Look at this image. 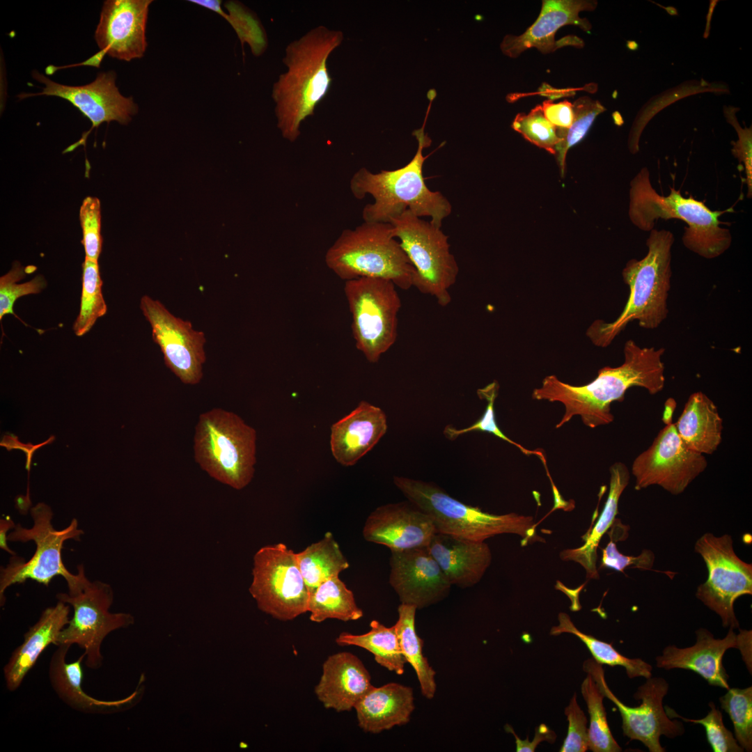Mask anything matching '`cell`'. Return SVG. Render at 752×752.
<instances>
[{"label": "cell", "mask_w": 752, "mask_h": 752, "mask_svg": "<svg viewBox=\"0 0 752 752\" xmlns=\"http://www.w3.org/2000/svg\"><path fill=\"white\" fill-rule=\"evenodd\" d=\"M664 352V348L641 347L633 340H628L624 346L622 365L600 368L595 379L583 386L565 383L554 375L547 376L541 386L533 390L532 398L563 405L565 413L556 428L574 416H580L583 423L590 428L608 425L614 420L611 403L622 402L629 389L641 387L650 395L663 390L666 380L662 361Z\"/></svg>", "instance_id": "6da1fadb"}, {"label": "cell", "mask_w": 752, "mask_h": 752, "mask_svg": "<svg viewBox=\"0 0 752 752\" xmlns=\"http://www.w3.org/2000/svg\"><path fill=\"white\" fill-rule=\"evenodd\" d=\"M344 39L341 31L320 25L291 42L283 61L287 70L272 87L277 127L282 136L295 142L302 122L329 92L332 79L327 60Z\"/></svg>", "instance_id": "7a4b0ae2"}, {"label": "cell", "mask_w": 752, "mask_h": 752, "mask_svg": "<svg viewBox=\"0 0 752 752\" xmlns=\"http://www.w3.org/2000/svg\"><path fill=\"white\" fill-rule=\"evenodd\" d=\"M436 95L434 89L428 93L430 104L423 125L412 132L418 141V149L408 164L398 169L382 170L377 173L361 168L352 177L350 190L356 198L363 199L367 194L374 198V202L367 204L363 210L364 221L389 223L393 218L409 210L418 217H430V222L441 228L443 220L451 214L452 205L449 201L441 192L431 191L423 175V164L428 157L423 156V150L432 143L425 133V125Z\"/></svg>", "instance_id": "3957f363"}, {"label": "cell", "mask_w": 752, "mask_h": 752, "mask_svg": "<svg viewBox=\"0 0 752 752\" xmlns=\"http://www.w3.org/2000/svg\"><path fill=\"white\" fill-rule=\"evenodd\" d=\"M673 242V234L669 230L653 228L650 231L645 256L629 260L622 270L629 294L620 315L611 322L595 320L586 331L595 345L609 346L631 322H638L641 328L654 329L666 319Z\"/></svg>", "instance_id": "277c9868"}, {"label": "cell", "mask_w": 752, "mask_h": 752, "mask_svg": "<svg viewBox=\"0 0 752 752\" xmlns=\"http://www.w3.org/2000/svg\"><path fill=\"white\" fill-rule=\"evenodd\" d=\"M728 210H712L704 201L691 196L684 197L680 189L673 187H670L668 196L659 194L651 184L646 167L630 182L629 217L632 223L650 232L659 219H680L687 225L682 237L684 246L707 259L721 256L731 245L730 232L721 226L719 219Z\"/></svg>", "instance_id": "5b68a950"}, {"label": "cell", "mask_w": 752, "mask_h": 752, "mask_svg": "<svg viewBox=\"0 0 752 752\" xmlns=\"http://www.w3.org/2000/svg\"><path fill=\"white\" fill-rule=\"evenodd\" d=\"M327 266L340 279L376 278L397 288L412 287L415 270L392 235L389 223L364 221L342 232L325 255Z\"/></svg>", "instance_id": "8992f818"}, {"label": "cell", "mask_w": 752, "mask_h": 752, "mask_svg": "<svg viewBox=\"0 0 752 752\" xmlns=\"http://www.w3.org/2000/svg\"><path fill=\"white\" fill-rule=\"evenodd\" d=\"M395 486L432 519L437 533L483 542L503 533L518 535L526 542L535 534L531 516L508 513L496 515L455 499L434 483L395 476Z\"/></svg>", "instance_id": "52a82bcc"}, {"label": "cell", "mask_w": 752, "mask_h": 752, "mask_svg": "<svg viewBox=\"0 0 752 752\" xmlns=\"http://www.w3.org/2000/svg\"><path fill=\"white\" fill-rule=\"evenodd\" d=\"M194 455L200 467L235 489L251 481L256 462V432L237 414L213 408L200 414Z\"/></svg>", "instance_id": "ba28073f"}, {"label": "cell", "mask_w": 752, "mask_h": 752, "mask_svg": "<svg viewBox=\"0 0 752 752\" xmlns=\"http://www.w3.org/2000/svg\"><path fill=\"white\" fill-rule=\"evenodd\" d=\"M68 593H58L56 599L73 608V615L61 632L57 645L76 644L84 650L85 664L91 669L102 666L101 645L107 635L132 625L134 617L127 613H111L113 591L105 582L91 581L82 564L75 578L67 583Z\"/></svg>", "instance_id": "9c48e42d"}, {"label": "cell", "mask_w": 752, "mask_h": 752, "mask_svg": "<svg viewBox=\"0 0 752 752\" xmlns=\"http://www.w3.org/2000/svg\"><path fill=\"white\" fill-rule=\"evenodd\" d=\"M392 235L413 266L412 287L429 295L441 306L451 301L449 292L455 284L459 267L450 251L448 238L430 221H425L409 210L393 218Z\"/></svg>", "instance_id": "30bf717a"}, {"label": "cell", "mask_w": 752, "mask_h": 752, "mask_svg": "<svg viewBox=\"0 0 752 752\" xmlns=\"http://www.w3.org/2000/svg\"><path fill=\"white\" fill-rule=\"evenodd\" d=\"M31 516L33 524L31 528L15 525L13 531L8 534L10 542H26L33 541L36 550L28 560L13 556L6 567H1L0 603L4 605L6 590L13 584L24 583L27 579L36 581L48 586L56 576L63 577L67 583L71 582L76 574L65 567L61 558L63 544L72 539L80 541L84 531L78 528L77 519L63 529L56 530L52 524L53 512L45 503H38L31 508Z\"/></svg>", "instance_id": "8fae6325"}, {"label": "cell", "mask_w": 752, "mask_h": 752, "mask_svg": "<svg viewBox=\"0 0 752 752\" xmlns=\"http://www.w3.org/2000/svg\"><path fill=\"white\" fill-rule=\"evenodd\" d=\"M396 288L391 281L376 278L345 283L355 346L370 363L377 362L396 341L401 308Z\"/></svg>", "instance_id": "7c38bea8"}, {"label": "cell", "mask_w": 752, "mask_h": 752, "mask_svg": "<svg viewBox=\"0 0 752 752\" xmlns=\"http://www.w3.org/2000/svg\"><path fill=\"white\" fill-rule=\"evenodd\" d=\"M249 592L260 610L282 621L307 612L309 592L296 554L283 544L261 547L254 555Z\"/></svg>", "instance_id": "4fadbf2b"}, {"label": "cell", "mask_w": 752, "mask_h": 752, "mask_svg": "<svg viewBox=\"0 0 752 752\" xmlns=\"http://www.w3.org/2000/svg\"><path fill=\"white\" fill-rule=\"evenodd\" d=\"M695 551L703 558L708 572L705 582L696 593L721 619L724 627L738 629L734 602L740 596L752 594V565L735 554L730 535H703L696 542Z\"/></svg>", "instance_id": "5bb4252c"}, {"label": "cell", "mask_w": 752, "mask_h": 752, "mask_svg": "<svg viewBox=\"0 0 752 752\" xmlns=\"http://www.w3.org/2000/svg\"><path fill=\"white\" fill-rule=\"evenodd\" d=\"M583 670L590 674L604 697L617 707L622 721L624 735L631 740L641 742L650 752H664L660 744V737L675 738L684 733L683 723L672 720L663 706V699L668 691V684L660 677H650L638 687L634 694L636 700H641L639 706L629 707L622 703L607 685L602 664L594 659H587Z\"/></svg>", "instance_id": "9a60e30c"}, {"label": "cell", "mask_w": 752, "mask_h": 752, "mask_svg": "<svg viewBox=\"0 0 752 752\" xmlns=\"http://www.w3.org/2000/svg\"><path fill=\"white\" fill-rule=\"evenodd\" d=\"M652 444L633 461L636 490L657 485L678 495L707 468L705 455L689 449L679 436L672 418Z\"/></svg>", "instance_id": "2e32d148"}, {"label": "cell", "mask_w": 752, "mask_h": 752, "mask_svg": "<svg viewBox=\"0 0 752 752\" xmlns=\"http://www.w3.org/2000/svg\"><path fill=\"white\" fill-rule=\"evenodd\" d=\"M140 308L152 329L153 341L164 355L165 365L185 384L194 385L203 377L205 361V334L190 322L171 313L158 300L141 297Z\"/></svg>", "instance_id": "e0dca14e"}, {"label": "cell", "mask_w": 752, "mask_h": 752, "mask_svg": "<svg viewBox=\"0 0 752 752\" xmlns=\"http://www.w3.org/2000/svg\"><path fill=\"white\" fill-rule=\"evenodd\" d=\"M32 77L44 84L42 92L21 94L19 95L20 99L36 95L58 97L69 101L92 123L93 126L86 135L68 147L65 152L84 143L91 130L97 128L102 123L117 121L125 125L138 111V106L133 98L120 94L116 85V73L112 70L100 72L93 82L77 86L56 83L36 70L32 72Z\"/></svg>", "instance_id": "ac0fdd59"}, {"label": "cell", "mask_w": 752, "mask_h": 752, "mask_svg": "<svg viewBox=\"0 0 752 752\" xmlns=\"http://www.w3.org/2000/svg\"><path fill=\"white\" fill-rule=\"evenodd\" d=\"M152 0H107L104 2L95 39L100 52L80 63L99 67L105 55L130 61L143 56L146 30Z\"/></svg>", "instance_id": "d6986e66"}, {"label": "cell", "mask_w": 752, "mask_h": 752, "mask_svg": "<svg viewBox=\"0 0 752 752\" xmlns=\"http://www.w3.org/2000/svg\"><path fill=\"white\" fill-rule=\"evenodd\" d=\"M597 2L591 0H543L540 13L536 20L519 36H506L501 49L503 54L517 58L524 51L536 48L542 54H549L566 46L581 48L582 39L575 36H567L558 40L555 34L566 25L579 26L590 32L592 26L586 18L579 15L582 11L593 10Z\"/></svg>", "instance_id": "ffe728a7"}, {"label": "cell", "mask_w": 752, "mask_h": 752, "mask_svg": "<svg viewBox=\"0 0 752 752\" xmlns=\"http://www.w3.org/2000/svg\"><path fill=\"white\" fill-rule=\"evenodd\" d=\"M389 583L402 604L417 609L444 599L451 583L427 547L391 551Z\"/></svg>", "instance_id": "44dd1931"}, {"label": "cell", "mask_w": 752, "mask_h": 752, "mask_svg": "<svg viewBox=\"0 0 752 752\" xmlns=\"http://www.w3.org/2000/svg\"><path fill=\"white\" fill-rule=\"evenodd\" d=\"M435 533L430 517L409 501L377 508L363 528L366 541L384 545L391 551L428 547Z\"/></svg>", "instance_id": "7402d4cb"}, {"label": "cell", "mask_w": 752, "mask_h": 752, "mask_svg": "<svg viewBox=\"0 0 752 752\" xmlns=\"http://www.w3.org/2000/svg\"><path fill=\"white\" fill-rule=\"evenodd\" d=\"M696 642L690 647L680 648L674 645L666 647L662 654L656 657L658 668L670 670L682 668L692 671L710 685L728 689L727 674L723 665V657L730 648L739 649L742 632L736 634L733 628L723 639H716L706 629L696 632Z\"/></svg>", "instance_id": "603a6c76"}, {"label": "cell", "mask_w": 752, "mask_h": 752, "mask_svg": "<svg viewBox=\"0 0 752 752\" xmlns=\"http://www.w3.org/2000/svg\"><path fill=\"white\" fill-rule=\"evenodd\" d=\"M52 653L49 663L48 676L52 689L65 704L72 709L87 714H113L132 707L141 699L143 686L141 677L137 688L127 697L119 700H101L85 692L82 687L84 671L83 653L79 658L68 663L66 657L70 645L60 644Z\"/></svg>", "instance_id": "cb8c5ba5"}, {"label": "cell", "mask_w": 752, "mask_h": 752, "mask_svg": "<svg viewBox=\"0 0 752 752\" xmlns=\"http://www.w3.org/2000/svg\"><path fill=\"white\" fill-rule=\"evenodd\" d=\"M373 687L370 675L361 659L352 653L340 652L329 656L323 663L315 694L325 708L340 712L354 709Z\"/></svg>", "instance_id": "d4e9b609"}, {"label": "cell", "mask_w": 752, "mask_h": 752, "mask_svg": "<svg viewBox=\"0 0 752 752\" xmlns=\"http://www.w3.org/2000/svg\"><path fill=\"white\" fill-rule=\"evenodd\" d=\"M386 430L384 411L361 401L354 410L331 425V453L339 464L354 465L379 442Z\"/></svg>", "instance_id": "484cf974"}, {"label": "cell", "mask_w": 752, "mask_h": 752, "mask_svg": "<svg viewBox=\"0 0 752 752\" xmlns=\"http://www.w3.org/2000/svg\"><path fill=\"white\" fill-rule=\"evenodd\" d=\"M428 549L451 585L464 588L478 583L492 562L485 541L435 533Z\"/></svg>", "instance_id": "4316f807"}, {"label": "cell", "mask_w": 752, "mask_h": 752, "mask_svg": "<svg viewBox=\"0 0 752 752\" xmlns=\"http://www.w3.org/2000/svg\"><path fill=\"white\" fill-rule=\"evenodd\" d=\"M69 605L58 601L42 612L38 620L24 635V641L3 667L6 688L16 691L50 644L57 645L61 632L70 621Z\"/></svg>", "instance_id": "83f0119b"}, {"label": "cell", "mask_w": 752, "mask_h": 752, "mask_svg": "<svg viewBox=\"0 0 752 752\" xmlns=\"http://www.w3.org/2000/svg\"><path fill=\"white\" fill-rule=\"evenodd\" d=\"M413 689L391 682L373 687L354 707L359 726L366 733H379L406 724L414 710Z\"/></svg>", "instance_id": "f1b7e54d"}, {"label": "cell", "mask_w": 752, "mask_h": 752, "mask_svg": "<svg viewBox=\"0 0 752 752\" xmlns=\"http://www.w3.org/2000/svg\"><path fill=\"white\" fill-rule=\"evenodd\" d=\"M674 423L685 446L694 452L711 455L722 441L723 419L717 406L702 391L689 395Z\"/></svg>", "instance_id": "f546056e"}, {"label": "cell", "mask_w": 752, "mask_h": 752, "mask_svg": "<svg viewBox=\"0 0 752 752\" xmlns=\"http://www.w3.org/2000/svg\"><path fill=\"white\" fill-rule=\"evenodd\" d=\"M609 472L610 484L606 501L596 524L583 535L584 545L579 548L565 549L560 554L562 560L573 561L581 565L586 570L587 579L599 577L596 567L597 549L601 538L616 519L619 499L630 478L627 467L620 462L613 463Z\"/></svg>", "instance_id": "4dcf8cb0"}, {"label": "cell", "mask_w": 752, "mask_h": 752, "mask_svg": "<svg viewBox=\"0 0 752 752\" xmlns=\"http://www.w3.org/2000/svg\"><path fill=\"white\" fill-rule=\"evenodd\" d=\"M295 554L309 595L322 583L338 576L350 566L339 545L330 532H327L318 542Z\"/></svg>", "instance_id": "1f68e13d"}, {"label": "cell", "mask_w": 752, "mask_h": 752, "mask_svg": "<svg viewBox=\"0 0 752 752\" xmlns=\"http://www.w3.org/2000/svg\"><path fill=\"white\" fill-rule=\"evenodd\" d=\"M414 605L400 604L398 608V619L394 625L400 648L407 662L414 669L422 694L428 699L435 695V671L423 654V641L415 629Z\"/></svg>", "instance_id": "d6a6232c"}, {"label": "cell", "mask_w": 752, "mask_h": 752, "mask_svg": "<svg viewBox=\"0 0 752 752\" xmlns=\"http://www.w3.org/2000/svg\"><path fill=\"white\" fill-rule=\"evenodd\" d=\"M307 611L310 620L321 622L335 618L342 621L357 620L363 617V611L357 606L354 594L338 576L322 583L309 595Z\"/></svg>", "instance_id": "836d02e7"}, {"label": "cell", "mask_w": 752, "mask_h": 752, "mask_svg": "<svg viewBox=\"0 0 752 752\" xmlns=\"http://www.w3.org/2000/svg\"><path fill=\"white\" fill-rule=\"evenodd\" d=\"M363 634L342 632L336 639L339 645H354L371 652L380 666L398 675L404 673L407 663L401 652L394 625L390 627L373 620Z\"/></svg>", "instance_id": "e575fe53"}, {"label": "cell", "mask_w": 752, "mask_h": 752, "mask_svg": "<svg viewBox=\"0 0 752 752\" xmlns=\"http://www.w3.org/2000/svg\"><path fill=\"white\" fill-rule=\"evenodd\" d=\"M558 625L551 627L550 634L554 636L562 633H569L578 637L587 647L593 659L600 664L610 666H622L629 678L652 676V667L644 660L636 658L630 659L618 652L611 643L602 641L591 635L579 630L566 613H560L558 616Z\"/></svg>", "instance_id": "d590c367"}, {"label": "cell", "mask_w": 752, "mask_h": 752, "mask_svg": "<svg viewBox=\"0 0 752 752\" xmlns=\"http://www.w3.org/2000/svg\"><path fill=\"white\" fill-rule=\"evenodd\" d=\"M190 2L210 10L224 17L235 31L242 46L247 44L252 54L261 56L267 47V38L260 21L242 3L230 1L224 3L226 12L219 0H191Z\"/></svg>", "instance_id": "8d00e7d4"}, {"label": "cell", "mask_w": 752, "mask_h": 752, "mask_svg": "<svg viewBox=\"0 0 752 752\" xmlns=\"http://www.w3.org/2000/svg\"><path fill=\"white\" fill-rule=\"evenodd\" d=\"M82 288L79 313L72 329L77 336L87 334L107 311L98 261L85 258L82 263Z\"/></svg>", "instance_id": "74e56055"}, {"label": "cell", "mask_w": 752, "mask_h": 752, "mask_svg": "<svg viewBox=\"0 0 752 752\" xmlns=\"http://www.w3.org/2000/svg\"><path fill=\"white\" fill-rule=\"evenodd\" d=\"M581 691L590 716L588 749L593 752L621 751L607 722L603 704L604 696L588 673L581 684Z\"/></svg>", "instance_id": "f35d334b"}, {"label": "cell", "mask_w": 752, "mask_h": 752, "mask_svg": "<svg viewBox=\"0 0 752 752\" xmlns=\"http://www.w3.org/2000/svg\"><path fill=\"white\" fill-rule=\"evenodd\" d=\"M573 105L574 119L567 129H556L560 142L556 147V157L563 177L565 169V157L568 150L579 143L587 134L595 118L606 110L597 100L583 96L577 99Z\"/></svg>", "instance_id": "ab89813d"}, {"label": "cell", "mask_w": 752, "mask_h": 752, "mask_svg": "<svg viewBox=\"0 0 752 752\" xmlns=\"http://www.w3.org/2000/svg\"><path fill=\"white\" fill-rule=\"evenodd\" d=\"M721 708L729 715L735 739L747 752L752 751V687L728 689L719 698Z\"/></svg>", "instance_id": "60d3db41"}, {"label": "cell", "mask_w": 752, "mask_h": 752, "mask_svg": "<svg viewBox=\"0 0 752 752\" xmlns=\"http://www.w3.org/2000/svg\"><path fill=\"white\" fill-rule=\"evenodd\" d=\"M33 270H26L19 262H15L10 270L0 278V320L8 314L19 318L15 313L14 304L21 297L38 294L47 287V281L43 276L38 275L31 281L24 283H17L23 279L27 273Z\"/></svg>", "instance_id": "b9f144b4"}, {"label": "cell", "mask_w": 752, "mask_h": 752, "mask_svg": "<svg viewBox=\"0 0 752 752\" xmlns=\"http://www.w3.org/2000/svg\"><path fill=\"white\" fill-rule=\"evenodd\" d=\"M499 389V385L496 382L489 384L488 386L483 389L478 390V395L481 399L487 400V405L483 416L476 423L471 425L462 428L457 429L453 427L451 425H447L444 430V435L450 440H454L460 435L467 434L473 431H482L487 432L493 434L494 436L501 439L502 440L510 443V444L516 446L525 455H535L542 462H545V457L542 452L537 451L528 450L518 443L512 441L508 438L499 428L496 421L494 414V402L497 397Z\"/></svg>", "instance_id": "7bdbcfd3"}, {"label": "cell", "mask_w": 752, "mask_h": 752, "mask_svg": "<svg viewBox=\"0 0 752 752\" xmlns=\"http://www.w3.org/2000/svg\"><path fill=\"white\" fill-rule=\"evenodd\" d=\"M511 127L531 143L556 155V147L560 139L556 127L545 118L541 105L536 106L528 113H518Z\"/></svg>", "instance_id": "ee69618b"}, {"label": "cell", "mask_w": 752, "mask_h": 752, "mask_svg": "<svg viewBox=\"0 0 752 752\" xmlns=\"http://www.w3.org/2000/svg\"><path fill=\"white\" fill-rule=\"evenodd\" d=\"M710 710L703 719H691L682 717L673 710L665 707L666 714L670 718H680L686 722L702 725L706 733L710 745L714 752H743L733 733L724 726L723 716L713 702L709 703Z\"/></svg>", "instance_id": "f6af8a7d"}, {"label": "cell", "mask_w": 752, "mask_h": 752, "mask_svg": "<svg viewBox=\"0 0 752 752\" xmlns=\"http://www.w3.org/2000/svg\"><path fill=\"white\" fill-rule=\"evenodd\" d=\"M79 220L82 230L81 244L85 258L98 261L102 251L101 206L97 198H84L79 210Z\"/></svg>", "instance_id": "bcb514c9"}, {"label": "cell", "mask_w": 752, "mask_h": 752, "mask_svg": "<svg viewBox=\"0 0 752 752\" xmlns=\"http://www.w3.org/2000/svg\"><path fill=\"white\" fill-rule=\"evenodd\" d=\"M568 721L567 734L561 752H585L588 749V728L587 718L580 708L575 693L565 709Z\"/></svg>", "instance_id": "7dc6e473"}, {"label": "cell", "mask_w": 752, "mask_h": 752, "mask_svg": "<svg viewBox=\"0 0 752 752\" xmlns=\"http://www.w3.org/2000/svg\"><path fill=\"white\" fill-rule=\"evenodd\" d=\"M727 121L735 129L738 140L733 143L732 154L743 164L747 185V198L752 197V132L751 127L742 128L737 120L735 113L732 107L724 109Z\"/></svg>", "instance_id": "c3c4849f"}, {"label": "cell", "mask_w": 752, "mask_h": 752, "mask_svg": "<svg viewBox=\"0 0 752 752\" xmlns=\"http://www.w3.org/2000/svg\"><path fill=\"white\" fill-rule=\"evenodd\" d=\"M655 561L654 554L644 549L638 556H628L620 553L616 545L612 540L602 550L601 567H609L616 571L623 572L629 566L643 570H651Z\"/></svg>", "instance_id": "681fc988"}, {"label": "cell", "mask_w": 752, "mask_h": 752, "mask_svg": "<svg viewBox=\"0 0 752 752\" xmlns=\"http://www.w3.org/2000/svg\"><path fill=\"white\" fill-rule=\"evenodd\" d=\"M545 118L557 129L569 128L574 119L573 105L568 101L554 103L544 101L541 105Z\"/></svg>", "instance_id": "f907efd6"}, {"label": "cell", "mask_w": 752, "mask_h": 752, "mask_svg": "<svg viewBox=\"0 0 752 752\" xmlns=\"http://www.w3.org/2000/svg\"><path fill=\"white\" fill-rule=\"evenodd\" d=\"M505 730L514 735L517 752H533L540 742L546 741L552 744L556 738L555 733L544 723H541L535 728V736L531 742L528 741L527 738L525 740L521 739L508 724L506 725Z\"/></svg>", "instance_id": "816d5d0a"}, {"label": "cell", "mask_w": 752, "mask_h": 752, "mask_svg": "<svg viewBox=\"0 0 752 752\" xmlns=\"http://www.w3.org/2000/svg\"><path fill=\"white\" fill-rule=\"evenodd\" d=\"M55 437L51 436L47 440L38 444H24L19 441L17 436L5 434L1 441L0 446L5 447L8 451H11L13 449H19L24 452L26 454L25 468L29 473L33 453L39 448L52 443Z\"/></svg>", "instance_id": "f5cc1de1"}, {"label": "cell", "mask_w": 752, "mask_h": 752, "mask_svg": "<svg viewBox=\"0 0 752 752\" xmlns=\"http://www.w3.org/2000/svg\"><path fill=\"white\" fill-rule=\"evenodd\" d=\"M15 527V524L10 517L0 519V548L13 556H15L16 554L8 547L7 532Z\"/></svg>", "instance_id": "db71d44e"}, {"label": "cell", "mask_w": 752, "mask_h": 752, "mask_svg": "<svg viewBox=\"0 0 752 752\" xmlns=\"http://www.w3.org/2000/svg\"><path fill=\"white\" fill-rule=\"evenodd\" d=\"M16 506L21 512H26L31 502L29 496L19 495L15 499Z\"/></svg>", "instance_id": "11a10c76"}]
</instances>
